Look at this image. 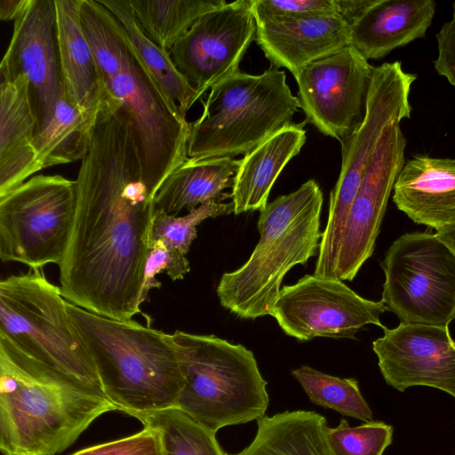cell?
<instances>
[{"label":"cell","instance_id":"5b68a950","mask_svg":"<svg viewBox=\"0 0 455 455\" xmlns=\"http://www.w3.org/2000/svg\"><path fill=\"white\" fill-rule=\"evenodd\" d=\"M172 336L184 380L176 407L215 434L265 416L267 383L251 350L214 335Z\"/></svg>","mask_w":455,"mask_h":455},{"label":"cell","instance_id":"8d00e7d4","mask_svg":"<svg viewBox=\"0 0 455 455\" xmlns=\"http://www.w3.org/2000/svg\"><path fill=\"white\" fill-rule=\"evenodd\" d=\"M438 55L434 60L436 72L455 87V2L452 17L436 34Z\"/></svg>","mask_w":455,"mask_h":455},{"label":"cell","instance_id":"74e56055","mask_svg":"<svg viewBox=\"0 0 455 455\" xmlns=\"http://www.w3.org/2000/svg\"><path fill=\"white\" fill-rule=\"evenodd\" d=\"M336 2L339 14L350 24L373 0H336Z\"/></svg>","mask_w":455,"mask_h":455},{"label":"cell","instance_id":"e0dca14e","mask_svg":"<svg viewBox=\"0 0 455 455\" xmlns=\"http://www.w3.org/2000/svg\"><path fill=\"white\" fill-rule=\"evenodd\" d=\"M383 331L372 349L389 386L400 392L426 386L455 398V341L448 325L401 323Z\"/></svg>","mask_w":455,"mask_h":455},{"label":"cell","instance_id":"603a6c76","mask_svg":"<svg viewBox=\"0 0 455 455\" xmlns=\"http://www.w3.org/2000/svg\"><path fill=\"white\" fill-rule=\"evenodd\" d=\"M306 124L283 126L240 160L231 192L235 215L267 205L277 177L306 142Z\"/></svg>","mask_w":455,"mask_h":455},{"label":"cell","instance_id":"4dcf8cb0","mask_svg":"<svg viewBox=\"0 0 455 455\" xmlns=\"http://www.w3.org/2000/svg\"><path fill=\"white\" fill-rule=\"evenodd\" d=\"M291 374L312 403L344 416L364 422L373 421L372 411L355 379L331 376L307 365L292 370Z\"/></svg>","mask_w":455,"mask_h":455},{"label":"cell","instance_id":"6da1fadb","mask_svg":"<svg viewBox=\"0 0 455 455\" xmlns=\"http://www.w3.org/2000/svg\"><path fill=\"white\" fill-rule=\"evenodd\" d=\"M73 229L60 264L64 299L119 321L141 313L156 194L145 181L127 113L104 100L81 161Z\"/></svg>","mask_w":455,"mask_h":455},{"label":"cell","instance_id":"8fae6325","mask_svg":"<svg viewBox=\"0 0 455 455\" xmlns=\"http://www.w3.org/2000/svg\"><path fill=\"white\" fill-rule=\"evenodd\" d=\"M128 45L125 66L107 87L129 116L144 180L157 192L166 178L188 159L189 123L172 108L129 40Z\"/></svg>","mask_w":455,"mask_h":455},{"label":"cell","instance_id":"30bf717a","mask_svg":"<svg viewBox=\"0 0 455 455\" xmlns=\"http://www.w3.org/2000/svg\"><path fill=\"white\" fill-rule=\"evenodd\" d=\"M380 266L381 301L401 323L445 326L455 319V254L435 234L401 235Z\"/></svg>","mask_w":455,"mask_h":455},{"label":"cell","instance_id":"d590c367","mask_svg":"<svg viewBox=\"0 0 455 455\" xmlns=\"http://www.w3.org/2000/svg\"><path fill=\"white\" fill-rule=\"evenodd\" d=\"M71 455H162V449L156 433L144 427L132 435L90 446Z\"/></svg>","mask_w":455,"mask_h":455},{"label":"cell","instance_id":"d6a6232c","mask_svg":"<svg viewBox=\"0 0 455 455\" xmlns=\"http://www.w3.org/2000/svg\"><path fill=\"white\" fill-rule=\"evenodd\" d=\"M392 436V426L382 421L350 427L342 419L338 427L327 429L329 443L336 455H383Z\"/></svg>","mask_w":455,"mask_h":455},{"label":"cell","instance_id":"cb8c5ba5","mask_svg":"<svg viewBox=\"0 0 455 455\" xmlns=\"http://www.w3.org/2000/svg\"><path fill=\"white\" fill-rule=\"evenodd\" d=\"M240 160L232 157L202 161L188 159L163 182L155 196V212L177 216L207 203H221L231 197L224 193L233 187Z\"/></svg>","mask_w":455,"mask_h":455},{"label":"cell","instance_id":"ba28073f","mask_svg":"<svg viewBox=\"0 0 455 455\" xmlns=\"http://www.w3.org/2000/svg\"><path fill=\"white\" fill-rule=\"evenodd\" d=\"M416 79L417 75L404 71L399 60L374 67L365 116L340 141V173L330 194L328 219L314 271L315 276L338 278L342 236L363 175L385 129L392 123L411 117L409 96Z\"/></svg>","mask_w":455,"mask_h":455},{"label":"cell","instance_id":"8992f818","mask_svg":"<svg viewBox=\"0 0 455 455\" xmlns=\"http://www.w3.org/2000/svg\"><path fill=\"white\" fill-rule=\"evenodd\" d=\"M202 104V115L189 123L192 161L245 155L291 124L299 108L285 72L272 66L260 75L238 70L225 77Z\"/></svg>","mask_w":455,"mask_h":455},{"label":"cell","instance_id":"d4e9b609","mask_svg":"<svg viewBox=\"0 0 455 455\" xmlns=\"http://www.w3.org/2000/svg\"><path fill=\"white\" fill-rule=\"evenodd\" d=\"M251 443L228 455H336L326 419L313 411H285L257 420Z\"/></svg>","mask_w":455,"mask_h":455},{"label":"cell","instance_id":"f1b7e54d","mask_svg":"<svg viewBox=\"0 0 455 455\" xmlns=\"http://www.w3.org/2000/svg\"><path fill=\"white\" fill-rule=\"evenodd\" d=\"M131 416L159 437L162 455H228L210 431L178 407Z\"/></svg>","mask_w":455,"mask_h":455},{"label":"cell","instance_id":"484cf974","mask_svg":"<svg viewBox=\"0 0 455 455\" xmlns=\"http://www.w3.org/2000/svg\"><path fill=\"white\" fill-rule=\"evenodd\" d=\"M124 27L130 44L157 82L174 111L183 119L200 99L197 90L179 71L169 51L152 42L141 29L128 0H99Z\"/></svg>","mask_w":455,"mask_h":455},{"label":"cell","instance_id":"f546056e","mask_svg":"<svg viewBox=\"0 0 455 455\" xmlns=\"http://www.w3.org/2000/svg\"><path fill=\"white\" fill-rule=\"evenodd\" d=\"M80 18L84 36L107 85L125 66L129 45L124 28L99 0H83Z\"/></svg>","mask_w":455,"mask_h":455},{"label":"cell","instance_id":"52a82bcc","mask_svg":"<svg viewBox=\"0 0 455 455\" xmlns=\"http://www.w3.org/2000/svg\"><path fill=\"white\" fill-rule=\"evenodd\" d=\"M0 338L27 356L106 395L60 288L47 280L42 268L1 280Z\"/></svg>","mask_w":455,"mask_h":455},{"label":"cell","instance_id":"1f68e13d","mask_svg":"<svg viewBox=\"0 0 455 455\" xmlns=\"http://www.w3.org/2000/svg\"><path fill=\"white\" fill-rule=\"evenodd\" d=\"M234 213L233 203H207L184 216L158 212L154 215L150 241H161L166 247L187 254L196 237L197 226L208 218Z\"/></svg>","mask_w":455,"mask_h":455},{"label":"cell","instance_id":"7402d4cb","mask_svg":"<svg viewBox=\"0 0 455 455\" xmlns=\"http://www.w3.org/2000/svg\"><path fill=\"white\" fill-rule=\"evenodd\" d=\"M82 2L55 0L61 94L80 108L98 109L109 91L82 28Z\"/></svg>","mask_w":455,"mask_h":455},{"label":"cell","instance_id":"9c48e42d","mask_svg":"<svg viewBox=\"0 0 455 455\" xmlns=\"http://www.w3.org/2000/svg\"><path fill=\"white\" fill-rule=\"evenodd\" d=\"M76 180L35 175L0 196V258L30 269L61 263L71 236Z\"/></svg>","mask_w":455,"mask_h":455},{"label":"cell","instance_id":"2e32d148","mask_svg":"<svg viewBox=\"0 0 455 455\" xmlns=\"http://www.w3.org/2000/svg\"><path fill=\"white\" fill-rule=\"evenodd\" d=\"M0 75L1 79H28L39 132L51 120L61 93L55 0H29L13 20Z\"/></svg>","mask_w":455,"mask_h":455},{"label":"cell","instance_id":"ab89813d","mask_svg":"<svg viewBox=\"0 0 455 455\" xmlns=\"http://www.w3.org/2000/svg\"><path fill=\"white\" fill-rule=\"evenodd\" d=\"M435 235L455 254V221L436 229Z\"/></svg>","mask_w":455,"mask_h":455},{"label":"cell","instance_id":"5bb4252c","mask_svg":"<svg viewBox=\"0 0 455 455\" xmlns=\"http://www.w3.org/2000/svg\"><path fill=\"white\" fill-rule=\"evenodd\" d=\"M251 0H237L197 20L169 50L179 71L201 98L215 84L239 70L256 38Z\"/></svg>","mask_w":455,"mask_h":455},{"label":"cell","instance_id":"4fadbf2b","mask_svg":"<svg viewBox=\"0 0 455 455\" xmlns=\"http://www.w3.org/2000/svg\"><path fill=\"white\" fill-rule=\"evenodd\" d=\"M373 68L352 44L303 68L294 78L306 123L340 142L365 116Z\"/></svg>","mask_w":455,"mask_h":455},{"label":"cell","instance_id":"9a60e30c","mask_svg":"<svg viewBox=\"0 0 455 455\" xmlns=\"http://www.w3.org/2000/svg\"><path fill=\"white\" fill-rule=\"evenodd\" d=\"M406 140L400 123L380 137L351 205L340 244L337 276L352 281L373 254L391 190L404 165Z\"/></svg>","mask_w":455,"mask_h":455},{"label":"cell","instance_id":"ac0fdd59","mask_svg":"<svg viewBox=\"0 0 455 455\" xmlns=\"http://www.w3.org/2000/svg\"><path fill=\"white\" fill-rule=\"evenodd\" d=\"M255 40L270 66L293 76L351 44L349 24L339 13L257 25Z\"/></svg>","mask_w":455,"mask_h":455},{"label":"cell","instance_id":"e575fe53","mask_svg":"<svg viewBox=\"0 0 455 455\" xmlns=\"http://www.w3.org/2000/svg\"><path fill=\"white\" fill-rule=\"evenodd\" d=\"M190 271L186 254L166 247L161 241H150L147 256L142 286V303L154 288H161L162 283L156 276L165 272L172 280H181Z\"/></svg>","mask_w":455,"mask_h":455},{"label":"cell","instance_id":"f35d334b","mask_svg":"<svg viewBox=\"0 0 455 455\" xmlns=\"http://www.w3.org/2000/svg\"><path fill=\"white\" fill-rule=\"evenodd\" d=\"M28 2L29 0H0V19L4 21L15 20Z\"/></svg>","mask_w":455,"mask_h":455},{"label":"cell","instance_id":"3957f363","mask_svg":"<svg viewBox=\"0 0 455 455\" xmlns=\"http://www.w3.org/2000/svg\"><path fill=\"white\" fill-rule=\"evenodd\" d=\"M67 309L117 411L132 415L176 406L184 380L172 334L132 319L98 315L68 301Z\"/></svg>","mask_w":455,"mask_h":455},{"label":"cell","instance_id":"836d02e7","mask_svg":"<svg viewBox=\"0 0 455 455\" xmlns=\"http://www.w3.org/2000/svg\"><path fill=\"white\" fill-rule=\"evenodd\" d=\"M256 25L339 12L336 0H251Z\"/></svg>","mask_w":455,"mask_h":455},{"label":"cell","instance_id":"d6986e66","mask_svg":"<svg viewBox=\"0 0 455 455\" xmlns=\"http://www.w3.org/2000/svg\"><path fill=\"white\" fill-rule=\"evenodd\" d=\"M393 189L395 204L416 224L436 230L455 221V159L414 156Z\"/></svg>","mask_w":455,"mask_h":455},{"label":"cell","instance_id":"4316f807","mask_svg":"<svg viewBox=\"0 0 455 455\" xmlns=\"http://www.w3.org/2000/svg\"><path fill=\"white\" fill-rule=\"evenodd\" d=\"M99 108H80L60 93L51 120L35 137L40 170L84 158L90 148Z\"/></svg>","mask_w":455,"mask_h":455},{"label":"cell","instance_id":"7c38bea8","mask_svg":"<svg viewBox=\"0 0 455 455\" xmlns=\"http://www.w3.org/2000/svg\"><path fill=\"white\" fill-rule=\"evenodd\" d=\"M381 301L364 299L340 279L306 275L282 287L270 315L283 331L299 341L315 338L354 339L365 325L384 329Z\"/></svg>","mask_w":455,"mask_h":455},{"label":"cell","instance_id":"277c9868","mask_svg":"<svg viewBox=\"0 0 455 455\" xmlns=\"http://www.w3.org/2000/svg\"><path fill=\"white\" fill-rule=\"evenodd\" d=\"M323 192L314 180L259 211V239L246 262L220 277V305L243 319L270 315L285 275L318 255Z\"/></svg>","mask_w":455,"mask_h":455},{"label":"cell","instance_id":"ffe728a7","mask_svg":"<svg viewBox=\"0 0 455 455\" xmlns=\"http://www.w3.org/2000/svg\"><path fill=\"white\" fill-rule=\"evenodd\" d=\"M435 12L433 0H373L349 24L351 44L367 60L425 37Z\"/></svg>","mask_w":455,"mask_h":455},{"label":"cell","instance_id":"7a4b0ae2","mask_svg":"<svg viewBox=\"0 0 455 455\" xmlns=\"http://www.w3.org/2000/svg\"><path fill=\"white\" fill-rule=\"evenodd\" d=\"M108 397L27 356L0 338V450L55 455L100 415Z\"/></svg>","mask_w":455,"mask_h":455},{"label":"cell","instance_id":"83f0119b","mask_svg":"<svg viewBox=\"0 0 455 455\" xmlns=\"http://www.w3.org/2000/svg\"><path fill=\"white\" fill-rule=\"evenodd\" d=\"M146 36L167 51L202 16L224 6L225 0H128Z\"/></svg>","mask_w":455,"mask_h":455},{"label":"cell","instance_id":"44dd1931","mask_svg":"<svg viewBox=\"0 0 455 455\" xmlns=\"http://www.w3.org/2000/svg\"><path fill=\"white\" fill-rule=\"evenodd\" d=\"M37 119L23 76L1 79L0 196L40 171L35 150Z\"/></svg>","mask_w":455,"mask_h":455}]
</instances>
